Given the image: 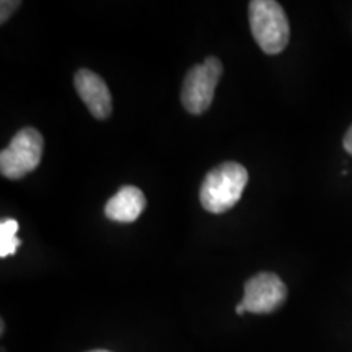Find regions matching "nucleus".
Instances as JSON below:
<instances>
[{
    "label": "nucleus",
    "mask_w": 352,
    "mask_h": 352,
    "mask_svg": "<svg viewBox=\"0 0 352 352\" xmlns=\"http://www.w3.org/2000/svg\"><path fill=\"white\" fill-rule=\"evenodd\" d=\"M248 183V171L236 162H226L206 175L201 184L199 199L210 214H223L241 199Z\"/></svg>",
    "instance_id": "f257e3e1"
},
{
    "label": "nucleus",
    "mask_w": 352,
    "mask_h": 352,
    "mask_svg": "<svg viewBox=\"0 0 352 352\" xmlns=\"http://www.w3.org/2000/svg\"><path fill=\"white\" fill-rule=\"evenodd\" d=\"M250 28L258 46L270 56L280 54L289 44L290 26L280 3L274 0L250 2Z\"/></svg>",
    "instance_id": "f03ea898"
},
{
    "label": "nucleus",
    "mask_w": 352,
    "mask_h": 352,
    "mask_svg": "<svg viewBox=\"0 0 352 352\" xmlns=\"http://www.w3.org/2000/svg\"><path fill=\"white\" fill-rule=\"evenodd\" d=\"M44 148L43 135L34 127H25L0 152V171L8 179H21L38 168Z\"/></svg>",
    "instance_id": "7ed1b4c3"
},
{
    "label": "nucleus",
    "mask_w": 352,
    "mask_h": 352,
    "mask_svg": "<svg viewBox=\"0 0 352 352\" xmlns=\"http://www.w3.org/2000/svg\"><path fill=\"white\" fill-rule=\"evenodd\" d=\"M223 65L217 57H208L202 64L189 69L183 82L182 103L191 114H202L210 108L215 87L222 77Z\"/></svg>",
    "instance_id": "20e7f679"
},
{
    "label": "nucleus",
    "mask_w": 352,
    "mask_h": 352,
    "mask_svg": "<svg viewBox=\"0 0 352 352\" xmlns=\"http://www.w3.org/2000/svg\"><path fill=\"white\" fill-rule=\"evenodd\" d=\"M287 298V287L279 276L272 272H259L246 280L243 307L250 314H271Z\"/></svg>",
    "instance_id": "39448f33"
},
{
    "label": "nucleus",
    "mask_w": 352,
    "mask_h": 352,
    "mask_svg": "<svg viewBox=\"0 0 352 352\" xmlns=\"http://www.w3.org/2000/svg\"><path fill=\"white\" fill-rule=\"evenodd\" d=\"M76 90L90 113L96 120H107L113 111L111 94H109L108 85L104 83L98 74L91 72L88 69H80L74 78Z\"/></svg>",
    "instance_id": "423d86ee"
},
{
    "label": "nucleus",
    "mask_w": 352,
    "mask_h": 352,
    "mask_svg": "<svg viewBox=\"0 0 352 352\" xmlns=\"http://www.w3.org/2000/svg\"><path fill=\"white\" fill-rule=\"evenodd\" d=\"M147 199L144 192L135 186H122L104 206V215L109 220L131 223L144 212Z\"/></svg>",
    "instance_id": "0eeeda50"
},
{
    "label": "nucleus",
    "mask_w": 352,
    "mask_h": 352,
    "mask_svg": "<svg viewBox=\"0 0 352 352\" xmlns=\"http://www.w3.org/2000/svg\"><path fill=\"white\" fill-rule=\"evenodd\" d=\"M19 222L15 219H3L0 223V258L13 256L21 246V240L16 236Z\"/></svg>",
    "instance_id": "6e6552de"
},
{
    "label": "nucleus",
    "mask_w": 352,
    "mask_h": 352,
    "mask_svg": "<svg viewBox=\"0 0 352 352\" xmlns=\"http://www.w3.org/2000/svg\"><path fill=\"white\" fill-rule=\"evenodd\" d=\"M20 6L21 3L16 2V0H3V2L0 3V23H6V21L12 16V13L19 10Z\"/></svg>",
    "instance_id": "1a4fd4ad"
},
{
    "label": "nucleus",
    "mask_w": 352,
    "mask_h": 352,
    "mask_svg": "<svg viewBox=\"0 0 352 352\" xmlns=\"http://www.w3.org/2000/svg\"><path fill=\"white\" fill-rule=\"evenodd\" d=\"M342 144H344V148L347 151V153H351V155H352V126L349 127V129H347Z\"/></svg>",
    "instance_id": "9d476101"
},
{
    "label": "nucleus",
    "mask_w": 352,
    "mask_h": 352,
    "mask_svg": "<svg viewBox=\"0 0 352 352\" xmlns=\"http://www.w3.org/2000/svg\"><path fill=\"white\" fill-rule=\"evenodd\" d=\"M235 311H236V315H243L246 311L243 303H239V305H236V308H235Z\"/></svg>",
    "instance_id": "9b49d317"
},
{
    "label": "nucleus",
    "mask_w": 352,
    "mask_h": 352,
    "mask_svg": "<svg viewBox=\"0 0 352 352\" xmlns=\"http://www.w3.org/2000/svg\"><path fill=\"white\" fill-rule=\"evenodd\" d=\"M90 352H109V351H103V349H98V351H90Z\"/></svg>",
    "instance_id": "f8f14e48"
}]
</instances>
